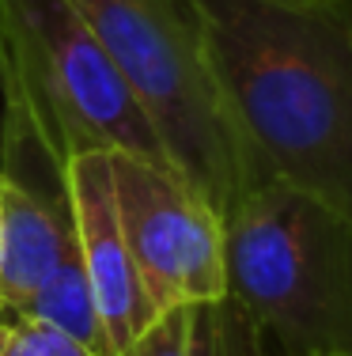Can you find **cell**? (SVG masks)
Wrapping results in <instances>:
<instances>
[{"label": "cell", "instance_id": "52a82bcc", "mask_svg": "<svg viewBox=\"0 0 352 356\" xmlns=\"http://www.w3.org/2000/svg\"><path fill=\"white\" fill-rule=\"evenodd\" d=\"M4 178V258H0V315L23 318L42 284L72 250L69 193Z\"/></svg>", "mask_w": 352, "mask_h": 356}, {"label": "cell", "instance_id": "4fadbf2b", "mask_svg": "<svg viewBox=\"0 0 352 356\" xmlns=\"http://www.w3.org/2000/svg\"><path fill=\"white\" fill-rule=\"evenodd\" d=\"M8 337H12V318H0V356L8 349Z\"/></svg>", "mask_w": 352, "mask_h": 356}, {"label": "cell", "instance_id": "7a4b0ae2", "mask_svg": "<svg viewBox=\"0 0 352 356\" xmlns=\"http://www.w3.org/2000/svg\"><path fill=\"white\" fill-rule=\"evenodd\" d=\"M76 152L167 163L148 114L72 0H0V159L15 178H61Z\"/></svg>", "mask_w": 352, "mask_h": 356}, {"label": "cell", "instance_id": "277c9868", "mask_svg": "<svg viewBox=\"0 0 352 356\" xmlns=\"http://www.w3.org/2000/svg\"><path fill=\"white\" fill-rule=\"evenodd\" d=\"M148 114L171 167L216 209L250 186L190 0H72Z\"/></svg>", "mask_w": 352, "mask_h": 356}, {"label": "cell", "instance_id": "5b68a950", "mask_svg": "<svg viewBox=\"0 0 352 356\" xmlns=\"http://www.w3.org/2000/svg\"><path fill=\"white\" fill-rule=\"evenodd\" d=\"M114 201L156 311L216 307L228 300L224 216L174 167L110 152Z\"/></svg>", "mask_w": 352, "mask_h": 356}, {"label": "cell", "instance_id": "6da1fadb", "mask_svg": "<svg viewBox=\"0 0 352 356\" xmlns=\"http://www.w3.org/2000/svg\"><path fill=\"white\" fill-rule=\"evenodd\" d=\"M254 182L352 216V0H190Z\"/></svg>", "mask_w": 352, "mask_h": 356}, {"label": "cell", "instance_id": "7c38bea8", "mask_svg": "<svg viewBox=\"0 0 352 356\" xmlns=\"http://www.w3.org/2000/svg\"><path fill=\"white\" fill-rule=\"evenodd\" d=\"M0 258H4V178H0Z\"/></svg>", "mask_w": 352, "mask_h": 356}, {"label": "cell", "instance_id": "ba28073f", "mask_svg": "<svg viewBox=\"0 0 352 356\" xmlns=\"http://www.w3.org/2000/svg\"><path fill=\"white\" fill-rule=\"evenodd\" d=\"M23 318L42 322V326L57 330V334L72 337L76 345H83L95 356H110V341H106V330H103V318H99L95 300H91V284H87V273H83L76 243L61 258V266L53 269V277L42 284V292L31 300Z\"/></svg>", "mask_w": 352, "mask_h": 356}, {"label": "cell", "instance_id": "8fae6325", "mask_svg": "<svg viewBox=\"0 0 352 356\" xmlns=\"http://www.w3.org/2000/svg\"><path fill=\"white\" fill-rule=\"evenodd\" d=\"M4 356H95V353H87L83 345L72 341V337L57 334V330L42 326V322L15 318Z\"/></svg>", "mask_w": 352, "mask_h": 356}, {"label": "cell", "instance_id": "9c48e42d", "mask_svg": "<svg viewBox=\"0 0 352 356\" xmlns=\"http://www.w3.org/2000/svg\"><path fill=\"white\" fill-rule=\"evenodd\" d=\"M121 356H208V307L159 311Z\"/></svg>", "mask_w": 352, "mask_h": 356}, {"label": "cell", "instance_id": "30bf717a", "mask_svg": "<svg viewBox=\"0 0 352 356\" xmlns=\"http://www.w3.org/2000/svg\"><path fill=\"white\" fill-rule=\"evenodd\" d=\"M208 356H258V334L228 300L208 307Z\"/></svg>", "mask_w": 352, "mask_h": 356}, {"label": "cell", "instance_id": "3957f363", "mask_svg": "<svg viewBox=\"0 0 352 356\" xmlns=\"http://www.w3.org/2000/svg\"><path fill=\"white\" fill-rule=\"evenodd\" d=\"M228 303L280 356H352V216L254 182L224 213Z\"/></svg>", "mask_w": 352, "mask_h": 356}, {"label": "cell", "instance_id": "8992f818", "mask_svg": "<svg viewBox=\"0 0 352 356\" xmlns=\"http://www.w3.org/2000/svg\"><path fill=\"white\" fill-rule=\"evenodd\" d=\"M65 193L83 273L91 284V300L103 318L110 356H121L152 326L159 311L152 307L144 284H140L137 261L129 254L114 201V175L110 152H76L65 163Z\"/></svg>", "mask_w": 352, "mask_h": 356}]
</instances>
